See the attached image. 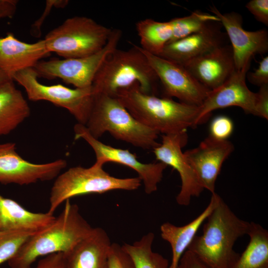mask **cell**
Returning a JSON list of instances; mask_svg holds the SVG:
<instances>
[{"instance_id":"obj_1","label":"cell","mask_w":268,"mask_h":268,"mask_svg":"<svg viewBox=\"0 0 268 268\" xmlns=\"http://www.w3.org/2000/svg\"><path fill=\"white\" fill-rule=\"evenodd\" d=\"M114 97L137 121L159 134L180 133L198 125L200 106L145 93L137 83L119 90Z\"/></svg>"},{"instance_id":"obj_2","label":"cell","mask_w":268,"mask_h":268,"mask_svg":"<svg viewBox=\"0 0 268 268\" xmlns=\"http://www.w3.org/2000/svg\"><path fill=\"white\" fill-rule=\"evenodd\" d=\"M93 228L80 214L78 205L67 200L53 222L29 236L7 262L8 266L10 268H31L40 257L55 253H65Z\"/></svg>"},{"instance_id":"obj_3","label":"cell","mask_w":268,"mask_h":268,"mask_svg":"<svg viewBox=\"0 0 268 268\" xmlns=\"http://www.w3.org/2000/svg\"><path fill=\"white\" fill-rule=\"evenodd\" d=\"M188 250L212 268H231L240 254L233 249L236 240L247 234L250 222L239 218L220 197Z\"/></svg>"},{"instance_id":"obj_4","label":"cell","mask_w":268,"mask_h":268,"mask_svg":"<svg viewBox=\"0 0 268 268\" xmlns=\"http://www.w3.org/2000/svg\"><path fill=\"white\" fill-rule=\"evenodd\" d=\"M138 84L142 92L157 96L159 79L138 46L117 48L105 59L93 80L94 94L114 96L120 90Z\"/></svg>"},{"instance_id":"obj_5","label":"cell","mask_w":268,"mask_h":268,"mask_svg":"<svg viewBox=\"0 0 268 268\" xmlns=\"http://www.w3.org/2000/svg\"><path fill=\"white\" fill-rule=\"evenodd\" d=\"M85 126L94 138L105 132L114 138L144 149L152 150L160 143L158 133L137 121L115 97L94 94L92 107Z\"/></svg>"},{"instance_id":"obj_6","label":"cell","mask_w":268,"mask_h":268,"mask_svg":"<svg viewBox=\"0 0 268 268\" xmlns=\"http://www.w3.org/2000/svg\"><path fill=\"white\" fill-rule=\"evenodd\" d=\"M138 177H113L94 164L89 168L75 166L59 175L51 188L48 211L54 214L60 205L71 198L90 194H103L116 190L133 191L141 185Z\"/></svg>"},{"instance_id":"obj_7","label":"cell","mask_w":268,"mask_h":268,"mask_svg":"<svg viewBox=\"0 0 268 268\" xmlns=\"http://www.w3.org/2000/svg\"><path fill=\"white\" fill-rule=\"evenodd\" d=\"M112 29L91 18L76 16L67 19L44 40L50 53H55L64 59L81 58L101 50Z\"/></svg>"},{"instance_id":"obj_8","label":"cell","mask_w":268,"mask_h":268,"mask_svg":"<svg viewBox=\"0 0 268 268\" xmlns=\"http://www.w3.org/2000/svg\"><path fill=\"white\" fill-rule=\"evenodd\" d=\"M38 77L34 68H28L16 73L12 78L24 88L29 100L47 101L65 108L78 124L85 126L93 104L92 86L72 89L60 84L48 85L41 83Z\"/></svg>"},{"instance_id":"obj_9","label":"cell","mask_w":268,"mask_h":268,"mask_svg":"<svg viewBox=\"0 0 268 268\" xmlns=\"http://www.w3.org/2000/svg\"><path fill=\"white\" fill-rule=\"evenodd\" d=\"M122 36L121 30L113 29L107 44L96 53L81 58L40 61L34 68L39 77L59 78L75 88L89 87L105 59L117 48Z\"/></svg>"},{"instance_id":"obj_10","label":"cell","mask_w":268,"mask_h":268,"mask_svg":"<svg viewBox=\"0 0 268 268\" xmlns=\"http://www.w3.org/2000/svg\"><path fill=\"white\" fill-rule=\"evenodd\" d=\"M73 129L75 139H84L94 151L96 158L95 164L103 166L105 163L112 162L129 167L138 174L145 193L151 194L157 190L158 184L162 180L164 171L167 167L166 165L161 162L143 163L129 150L113 147L94 138L83 125L77 123Z\"/></svg>"},{"instance_id":"obj_11","label":"cell","mask_w":268,"mask_h":268,"mask_svg":"<svg viewBox=\"0 0 268 268\" xmlns=\"http://www.w3.org/2000/svg\"><path fill=\"white\" fill-rule=\"evenodd\" d=\"M141 49L159 79L162 97H176L181 102L197 106L202 104L210 90L199 83L184 67Z\"/></svg>"},{"instance_id":"obj_12","label":"cell","mask_w":268,"mask_h":268,"mask_svg":"<svg viewBox=\"0 0 268 268\" xmlns=\"http://www.w3.org/2000/svg\"><path fill=\"white\" fill-rule=\"evenodd\" d=\"M67 165L62 159L44 164L31 163L16 151L13 142L0 143V183L29 185L57 177Z\"/></svg>"},{"instance_id":"obj_13","label":"cell","mask_w":268,"mask_h":268,"mask_svg":"<svg viewBox=\"0 0 268 268\" xmlns=\"http://www.w3.org/2000/svg\"><path fill=\"white\" fill-rule=\"evenodd\" d=\"M187 139V131L163 134L161 143L152 150L157 160L172 167L178 172L181 187L176 200L178 204L182 206L189 205L192 198L199 197L204 190L182 151Z\"/></svg>"},{"instance_id":"obj_14","label":"cell","mask_w":268,"mask_h":268,"mask_svg":"<svg viewBox=\"0 0 268 268\" xmlns=\"http://www.w3.org/2000/svg\"><path fill=\"white\" fill-rule=\"evenodd\" d=\"M210 11L220 20L231 42L236 70L250 67L253 57L268 51V32L266 29L247 31L243 27V18L236 12L222 13L214 6Z\"/></svg>"},{"instance_id":"obj_15","label":"cell","mask_w":268,"mask_h":268,"mask_svg":"<svg viewBox=\"0 0 268 268\" xmlns=\"http://www.w3.org/2000/svg\"><path fill=\"white\" fill-rule=\"evenodd\" d=\"M249 68L236 70L223 84L209 91L200 106L198 125L206 120L213 111L231 106L239 107L246 113L257 116V94L251 91L246 83Z\"/></svg>"},{"instance_id":"obj_16","label":"cell","mask_w":268,"mask_h":268,"mask_svg":"<svg viewBox=\"0 0 268 268\" xmlns=\"http://www.w3.org/2000/svg\"><path fill=\"white\" fill-rule=\"evenodd\" d=\"M234 150V145L230 141L209 135L197 147L184 154L203 189L213 194L222 164Z\"/></svg>"},{"instance_id":"obj_17","label":"cell","mask_w":268,"mask_h":268,"mask_svg":"<svg viewBox=\"0 0 268 268\" xmlns=\"http://www.w3.org/2000/svg\"><path fill=\"white\" fill-rule=\"evenodd\" d=\"M220 22H212L201 30L167 43L159 56L183 65L195 58L226 44V35Z\"/></svg>"},{"instance_id":"obj_18","label":"cell","mask_w":268,"mask_h":268,"mask_svg":"<svg viewBox=\"0 0 268 268\" xmlns=\"http://www.w3.org/2000/svg\"><path fill=\"white\" fill-rule=\"evenodd\" d=\"M182 66L199 83L210 90L221 86L236 70L232 48L227 44Z\"/></svg>"},{"instance_id":"obj_19","label":"cell","mask_w":268,"mask_h":268,"mask_svg":"<svg viewBox=\"0 0 268 268\" xmlns=\"http://www.w3.org/2000/svg\"><path fill=\"white\" fill-rule=\"evenodd\" d=\"M50 54L44 39L28 43L18 40L11 32L0 37V70L12 79L16 73L34 68L42 58Z\"/></svg>"},{"instance_id":"obj_20","label":"cell","mask_w":268,"mask_h":268,"mask_svg":"<svg viewBox=\"0 0 268 268\" xmlns=\"http://www.w3.org/2000/svg\"><path fill=\"white\" fill-rule=\"evenodd\" d=\"M111 245L105 230L93 228L86 237L64 253L68 268H107Z\"/></svg>"},{"instance_id":"obj_21","label":"cell","mask_w":268,"mask_h":268,"mask_svg":"<svg viewBox=\"0 0 268 268\" xmlns=\"http://www.w3.org/2000/svg\"><path fill=\"white\" fill-rule=\"evenodd\" d=\"M55 218L48 212L30 211L0 194V231L25 230L36 233L50 225Z\"/></svg>"},{"instance_id":"obj_22","label":"cell","mask_w":268,"mask_h":268,"mask_svg":"<svg viewBox=\"0 0 268 268\" xmlns=\"http://www.w3.org/2000/svg\"><path fill=\"white\" fill-rule=\"evenodd\" d=\"M211 194L210 201L205 209L187 224L177 226L167 222L161 225V237L170 244L172 249V260L168 268H178L182 255L188 249L198 230L216 205L220 196L215 192Z\"/></svg>"},{"instance_id":"obj_23","label":"cell","mask_w":268,"mask_h":268,"mask_svg":"<svg viewBox=\"0 0 268 268\" xmlns=\"http://www.w3.org/2000/svg\"><path fill=\"white\" fill-rule=\"evenodd\" d=\"M13 80L0 86V136L9 134L30 115V109Z\"/></svg>"},{"instance_id":"obj_24","label":"cell","mask_w":268,"mask_h":268,"mask_svg":"<svg viewBox=\"0 0 268 268\" xmlns=\"http://www.w3.org/2000/svg\"><path fill=\"white\" fill-rule=\"evenodd\" d=\"M248 245L231 268H268V231L259 224L250 222Z\"/></svg>"},{"instance_id":"obj_25","label":"cell","mask_w":268,"mask_h":268,"mask_svg":"<svg viewBox=\"0 0 268 268\" xmlns=\"http://www.w3.org/2000/svg\"><path fill=\"white\" fill-rule=\"evenodd\" d=\"M141 46L144 51L159 56L172 38L170 21L160 22L150 18L140 20L135 24Z\"/></svg>"},{"instance_id":"obj_26","label":"cell","mask_w":268,"mask_h":268,"mask_svg":"<svg viewBox=\"0 0 268 268\" xmlns=\"http://www.w3.org/2000/svg\"><path fill=\"white\" fill-rule=\"evenodd\" d=\"M154 234L149 232L132 244L122 245L132 259L135 268H168V260L152 250Z\"/></svg>"},{"instance_id":"obj_27","label":"cell","mask_w":268,"mask_h":268,"mask_svg":"<svg viewBox=\"0 0 268 268\" xmlns=\"http://www.w3.org/2000/svg\"><path fill=\"white\" fill-rule=\"evenodd\" d=\"M169 21L172 31L171 42L199 32L210 23L220 20L213 14L196 10L189 15L174 18Z\"/></svg>"},{"instance_id":"obj_28","label":"cell","mask_w":268,"mask_h":268,"mask_svg":"<svg viewBox=\"0 0 268 268\" xmlns=\"http://www.w3.org/2000/svg\"><path fill=\"white\" fill-rule=\"evenodd\" d=\"M34 233L25 230L0 231V265L12 258L23 243Z\"/></svg>"},{"instance_id":"obj_29","label":"cell","mask_w":268,"mask_h":268,"mask_svg":"<svg viewBox=\"0 0 268 268\" xmlns=\"http://www.w3.org/2000/svg\"><path fill=\"white\" fill-rule=\"evenodd\" d=\"M234 130L232 120L227 116L220 115L211 121L209 126L211 136L219 140H227Z\"/></svg>"},{"instance_id":"obj_30","label":"cell","mask_w":268,"mask_h":268,"mask_svg":"<svg viewBox=\"0 0 268 268\" xmlns=\"http://www.w3.org/2000/svg\"><path fill=\"white\" fill-rule=\"evenodd\" d=\"M107 268H135V267L122 246L114 243L110 248Z\"/></svg>"},{"instance_id":"obj_31","label":"cell","mask_w":268,"mask_h":268,"mask_svg":"<svg viewBox=\"0 0 268 268\" xmlns=\"http://www.w3.org/2000/svg\"><path fill=\"white\" fill-rule=\"evenodd\" d=\"M246 77L250 83L256 86L268 85V56L263 58L254 71L247 72Z\"/></svg>"},{"instance_id":"obj_32","label":"cell","mask_w":268,"mask_h":268,"mask_svg":"<svg viewBox=\"0 0 268 268\" xmlns=\"http://www.w3.org/2000/svg\"><path fill=\"white\" fill-rule=\"evenodd\" d=\"M245 6L258 21L268 25V0H251Z\"/></svg>"},{"instance_id":"obj_33","label":"cell","mask_w":268,"mask_h":268,"mask_svg":"<svg viewBox=\"0 0 268 268\" xmlns=\"http://www.w3.org/2000/svg\"><path fill=\"white\" fill-rule=\"evenodd\" d=\"M35 268H68L64 253L59 252L43 257Z\"/></svg>"},{"instance_id":"obj_34","label":"cell","mask_w":268,"mask_h":268,"mask_svg":"<svg viewBox=\"0 0 268 268\" xmlns=\"http://www.w3.org/2000/svg\"><path fill=\"white\" fill-rule=\"evenodd\" d=\"M257 116L267 120L268 119V85L260 87L256 93Z\"/></svg>"},{"instance_id":"obj_35","label":"cell","mask_w":268,"mask_h":268,"mask_svg":"<svg viewBox=\"0 0 268 268\" xmlns=\"http://www.w3.org/2000/svg\"><path fill=\"white\" fill-rule=\"evenodd\" d=\"M177 268H212L191 251L187 250L182 255Z\"/></svg>"},{"instance_id":"obj_36","label":"cell","mask_w":268,"mask_h":268,"mask_svg":"<svg viewBox=\"0 0 268 268\" xmlns=\"http://www.w3.org/2000/svg\"><path fill=\"white\" fill-rule=\"evenodd\" d=\"M17 3L16 0H0V19L12 18L16 12Z\"/></svg>"},{"instance_id":"obj_37","label":"cell","mask_w":268,"mask_h":268,"mask_svg":"<svg viewBox=\"0 0 268 268\" xmlns=\"http://www.w3.org/2000/svg\"><path fill=\"white\" fill-rule=\"evenodd\" d=\"M11 80L12 79L6 74L0 70V86Z\"/></svg>"}]
</instances>
